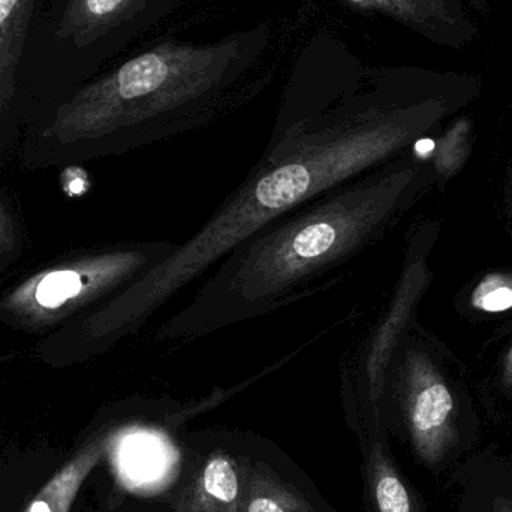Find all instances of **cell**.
<instances>
[{"mask_svg":"<svg viewBox=\"0 0 512 512\" xmlns=\"http://www.w3.org/2000/svg\"><path fill=\"white\" fill-rule=\"evenodd\" d=\"M367 486L375 512H430L414 487L409 486L382 441L367 454Z\"/></svg>","mask_w":512,"mask_h":512,"instance_id":"obj_8","label":"cell"},{"mask_svg":"<svg viewBox=\"0 0 512 512\" xmlns=\"http://www.w3.org/2000/svg\"><path fill=\"white\" fill-rule=\"evenodd\" d=\"M406 432L421 465L435 474L468 450L456 397L427 358L411 357L402 381Z\"/></svg>","mask_w":512,"mask_h":512,"instance_id":"obj_3","label":"cell"},{"mask_svg":"<svg viewBox=\"0 0 512 512\" xmlns=\"http://www.w3.org/2000/svg\"><path fill=\"white\" fill-rule=\"evenodd\" d=\"M414 176L411 168L363 173L268 222L218 262L158 339L201 336L316 289L376 239Z\"/></svg>","mask_w":512,"mask_h":512,"instance_id":"obj_2","label":"cell"},{"mask_svg":"<svg viewBox=\"0 0 512 512\" xmlns=\"http://www.w3.org/2000/svg\"><path fill=\"white\" fill-rule=\"evenodd\" d=\"M185 0H69L63 36L80 47L104 41L117 44L152 29L170 17Z\"/></svg>","mask_w":512,"mask_h":512,"instance_id":"obj_4","label":"cell"},{"mask_svg":"<svg viewBox=\"0 0 512 512\" xmlns=\"http://www.w3.org/2000/svg\"><path fill=\"white\" fill-rule=\"evenodd\" d=\"M81 288L83 282L75 271H54L39 283L36 300L41 306L57 307L78 295Z\"/></svg>","mask_w":512,"mask_h":512,"instance_id":"obj_11","label":"cell"},{"mask_svg":"<svg viewBox=\"0 0 512 512\" xmlns=\"http://www.w3.org/2000/svg\"><path fill=\"white\" fill-rule=\"evenodd\" d=\"M474 304L486 312H501L512 307V282L493 276L484 280L474 294Z\"/></svg>","mask_w":512,"mask_h":512,"instance_id":"obj_12","label":"cell"},{"mask_svg":"<svg viewBox=\"0 0 512 512\" xmlns=\"http://www.w3.org/2000/svg\"><path fill=\"white\" fill-rule=\"evenodd\" d=\"M35 0H0V84L12 81Z\"/></svg>","mask_w":512,"mask_h":512,"instance_id":"obj_10","label":"cell"},{"mask_svg":"<svg viewBox=\"0 0 512 512\" xmlns=\"http://www.w3.org/2000/svg\"><path fill=\"white\" fill-rule=\"evenodd\" d=\"M239 466L227 454H213L189 481L177 501V512H243Z\"/></svg>","mask_w":512,"mask_h":512,"instance_id":"obj_6","label":"cell"},{"mask_svg":"<svg viewBox=\"0 0 512 512\" xmlns=\"http://www.w3.org/2000/svg\"><path fill=\"white\" fill-rule=\"evenodd\" d=\"M459 512H512V463L483 456L459 472Z\"/></svg>","mask_w":512,"mask_h":512,"instance_id":"obj_7","label":"cell"},{"mask_svg":"<svg viewBox=\"0 0 512 512\" xmlns=\"http://www.w3.org/2000/svg\"><path fill=\"white\" fill-rule=\"evenodd\" d=\"M355 11L391 18L439 45L460 47L475 36L459 0H340Z\"/></svg>","mask_w":512,"mask_h":512,"instance_id":"obj_5","label":"cell"},{"mask_svg":"<svg viewBox=\"0 0 512 512\" xmlns=\"http://www.w3.org/2000/svg\"><path fill=\"white\" fill-rule=\"evenodd\" d=\"M466 132H468V123L460 122L448 132L442 143L441 153H439V167L445 171L454 167L456 155L465 153Z\"/></svg>","mask_w":512,"mask_h":512,"instance_id":"obj_13","label":"cell"},{"mask_svg":"<svg viewBox=\"0 0 512 512\" xmlns=\"http://www.w3.org/2000/svg\"><path fill=\"white\" fill-rule=\"evenodd\" d=\"M243 512H316L294 487L267 466H252L243 496Z\"/></svg>","mask_w":512,"mask_h":512,"instance_id":"obj_9","label":"cell"},{"mask_svg":"<svg viewBox=\"0 0 512 512\" xmlns=\"http://www.w3.org/2000/svg\"><path fill=\"white\" fill-rule=\"evenodd\" d=\"M414 72L369 68L330 33L313 36L295 62L270 149L206 225L141 279L137 316L268 222L372 170L432 126L441 101L400 99Z\"/></svg>","mask_w":512,"mask_h":512,"instance_id":"obj_1","label":"cell"}]
</instances>
